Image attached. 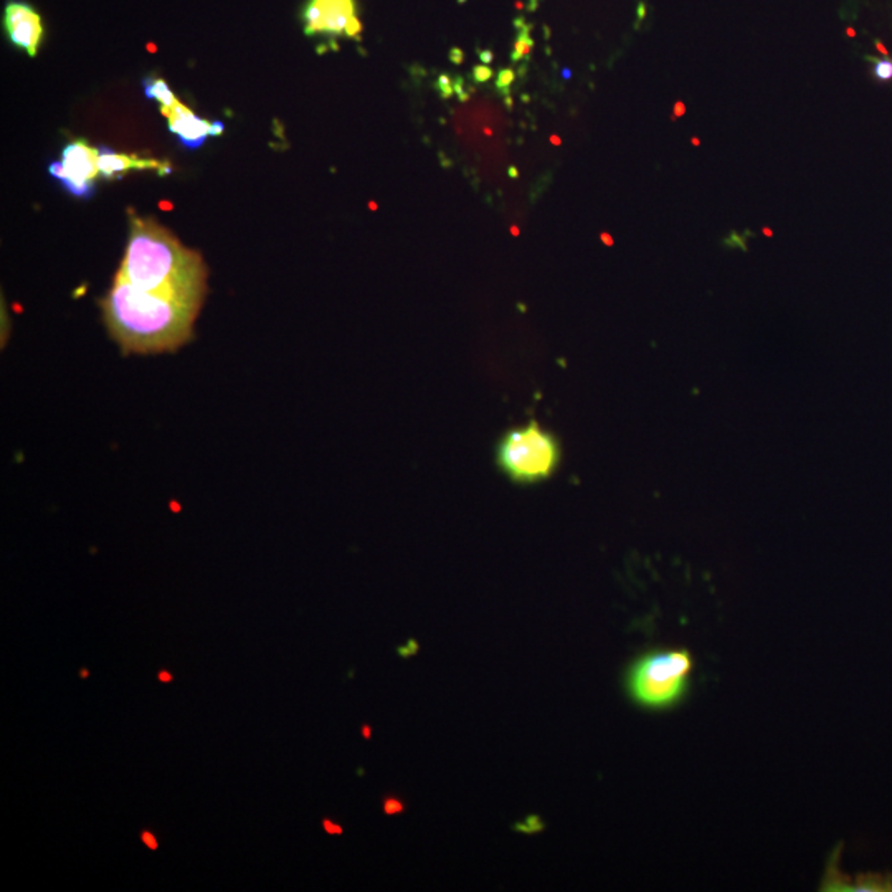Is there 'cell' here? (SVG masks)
Returning a JSON list of instances; mask_svg holds the SVG:
<instances>
[{
	"label": "cell",
	"mask_w": 892,
	"mask_h": 892,
	"mask_svg": "<svg viewBox=\"0 0 892 892\" xmlns=\"http://www.w3.org/2000/svg\"><path fill=\"white\" fill-rule=\"evenodd\" d=\"M116 276L149 291L202 308L207 296V266L197 250L154 219L131 217L130 239Z\"/></svg>",
	"instance_id": "cell-1"
},
{
	"label": "cell",
	"mask_w": 892,
	"mask_h": 892,
	"mask_svg": "<svg viewBox=\"0 0 892 892\" xmlns=\"http://www.w3.org/2000/svg\"><path fill=\"white\" fill-rule=\"evenodd\" d=\"M103 321L126 356L176 352L192 341L201 308L140 290L114 276L100 302Z\"/></svg>",
	"instance_id": "cell-2"
},
{
	"label": "cell",
	"mask_w": 892,
	"mask_h": 892,
	"mask_svg": "<svg viewBox=\"0 0 892 892\" xmlns=\"http://www.w3.org/2000/svg\"><path fill=\"white\" fill-rule=\"evenodd\" d=\"M694 658L686 648L644 653L626 674L633 701L650 711H666L681 704L691 689Z\"/></svg>",
	"instance_id": "cell-3"
},
{
	"label": "cell",
	"mask_w": 892,
	"mask_h": 892,
	"mask_svg": "<svg viewBox=\"0 0 892 892\" xmlns=\"http://www.w3.org/2000/svg\"><path fill=\"white\" fill-rule=\"evenodd\" d=\"M561 445L537 421L506 431L496 446L500 472L516 484L549 480L561 463Z\"/></svg>",
	"instance_id": "cell-4"
},
{
	"label": "cell",
	"mask_w": 892,
	"mask_h": 892,
	"mask_svg": "<svg viewBox=\"0 0 892 892\" xmlns=\"http://www.w3.org/2000/svg\"><path fill=\"white\" fill-rule=\"evenodd\" d=\"M49 172L71 195L90 199L95 181L100 177L98 149H93L86 140H73L61 152V161L51 162Z\"/></svg>",
	"instance_id": "cell-5"
},
{
	"label": "cell",
	"mask_w": 892,
	"mask_h": 892,
	"mask_svg": "<svg viewBox=\"0 0 892 892\" xmlns=\"http://www.w3.org/2000/svg\"><path fill=\"white\" fill-rule=\"evenodd\" d=\"M306 35H332L359 39L362 23L354 0H310L302 11Z\"/></svg>",
	"instance_id": "cell-6"
},
{
	"label": "cell",
	"mask_w": 892,
	"mask_h": 892,
	"mask_svg": "<svg viewBox=\"0 0 892 892\" xmlns=\"http://www.w3.org/2000/svg\"><path fill=\"white\" fill-rule=\"evenodd\" d=\"M4 31L12 45L29 57H37L45 29L41 14L22 0H11L4 9Z\"/></svg>",
	"instance_id": "cell-7"
},
{
	"label": "cell",
	"mask_w": 892,
	"mask_h": 892,
	"mask_svg": "<svg viewBox=\"0 0 892 892\" xmlns=\"http://www.w3.org/2000/svg\"><path fill=\"white\" fill-rule=\"evenodd\" d=\"M162 114L167 118L169 131L179 138L182 146H185L187 149H199L211 136H221L225 130L221 121L212 122L203 120L185 104H182L181 101L171 110L162 111Z\"/></svg>",
	"instance_id": "cell-8"
},
{
	"label": "cell",
	"mask_w": 892,
	"mask_h": 892,
	"mask_svg": "<svg viewBox=\"0 0 892 892\" xmlns=\"http://www.w3.org/2000/svg\"><path fill=\"white\" fill-rule=\"evenodd\" d=\"M98 169H100L101 177L106 181L121 177L124 172H130L132 169H138V171L158 169L161 176L171 172L169 164H166V162L144 159L136 154H120V152L113 151L110 148H104V146L98 148Z\"/></svg>",
	"instance_id": "cell-9"
},
{
	"label": "cell",
	"mask_w": 892,
	"mask_h": 892,
	"mask_svg": "<svg viewBox=\"0 0 892 892\" xmlns=\"http://www.w3.org/2000/svg\"><path fill=\"white\" fill-rule=\"evenodd\" d=\"M142 88L148 100L158 101L161 104L162 111L171 110L179 101L174 96L169 85L159 77H146L142 80Z\"/></svg>",
	"instance_id": "cell-10"
},
{
	"label": "cell",
	"mask_w": 892,
	"mask_h": 892,
	"mask_svg": "<svg viewBox=\"0 0 892 892\" xmlns=\"http://www.w3.org/2000/svg\"><path fill=\"white\" fill-rule=\"evenodd\" d=\"M872 75L874 78L879 81H887L892 78V60H874V68H872Z\"/></svg>",
	"instance_id": "cell-11"
},
{
	"label": "cell",
	"mask_w": 892,
	"mask_h": 892,
	"mask_svg": "<svg viewBox=\"0 0 892 892\" xmlns=\"http://www.w3.org/2000/svg\"><path fill=\"white\" fill-rule=\"evenodd\" d=\"M516 80V71L514 70H501L500 75H498V81H496V88L502 95L509 96V86L512 85V81Z\"/></svg>",
	"instance_id": "cell-12"
},
{
	"label": "cell",
	"mask_w": 892,
	"mask_h": 892,
	"mask_svg": "<svg viewBox=\"0 0 892 892\" xmlns=\"http://www.w3.org/2000/svg\"><path fill=\"white\" fill-rule=\"evenodd\" d=\"M437 88L441 91V98L443 100H450L453 95H455L453 81L448 75H440V78L437 81Z\"/></svg>",
	"instance_id": "cell-13"
},
{
	"label": "cell",
	"mask_w": 892,
	"mask_h": 892,
	"mask_svg": "<svg viewBox=\"0 0 892 892\" xmlns=\"http://www.w3.org/2000/svg\"><path fill=\"white\" fill-rule=\"evenodd\" d=\"M473 78L476 83H484V81L491 80L492 70L490 67L486 65H478L473 68Z\"/></svg>",
	"instance_id": "cell-14"
},
{
	"label": "cell",
	"mask_w": 892,
	"mask_h": 892,
	"mask_svg": "<svg viewBox=\"0 0 892 892\" xmlns=\"http://www.w3.org/2000/svg\"><path fill=\"white\" fill-rule=\"evenodd\" d=\"M142 842H146V846H148V848H151V850H158V842H156V838L152 836V833H142Z\"/></svg>",
	"instance_id": "cell-15"
},
{
	"label": "cell",
	"mask_w": 892,
	"mask_h": 892,
	"mask_svg": "<svg viewBox=\"0 0 892 892\" xmlns=\"http://www.w3.org/2000/svg\"><path fill=\"white\" fill-rule=\"evenodd\" d=\"M450 60H452L455 65H462L463 60H464L463 51L460 50V49H453V50L450 51Z\"/></svg>",
	"instance_id": "cell-16"
},
{
	"label": "cell",
	"mask_w": 892,
	"mask_h": 892,
	"mask_svg": "<svg viewBox=\"0 0 892 892\" xmlns=\"http://www.w3.org/2000/svg\"><path fill=\"white\" fill-rule=\"evenodd\" d=\"M453 90H455L456 95H462V93H464V80H463L462 77H458V78H455V80H453Z\"/></svg>",
	"instance_id": "cell-17"
},
{
	"label": "cell",
	"mask_w": 892,
	"mask_h": 892,
	"mask_svg": "<svg viewBox=\"0 0 892 892\" xmlns=\"http://www.w3.org/2000/svg\"><path fill=\"white\" fill-rule=\"evenodd\" d=\"M324 826H326V830L331 833V834H336V833H341V828H339V826H336V824H332L331 822H324Z\"/></svg>",
	"instance_id": "cell-18"
},
{
	"label": "cell",
	"mask_w": 892,
	"mask_h": 892,
	"mask_svg": "<svg viewBox=\"0 0 892 892\" xmlns=\"http://www.w3.org/2000/svg\"><path fill=\"white\" fill-rule=\"evenodd\" d=\"M482 63H484V65H488V63H491V61H492V51H482Z\"/></svg>",
	"instance_id": "cell-19"
},
{
	"label": "cell",
	"mask_w": 892,
	"mask_h": 892,
	"mask_svg": "<svg viewBox=\"0 0 892 892\" xmlns=\"http://www.w3.org/2000/svg\"><path fill=\"white\" fill-rule=\"evenodd\" d=\"M159 680H161V681H164V682L172 681V674H171V672H167V671H161V672H159Z\"/></svg>",
	"instance_id": "cell-20"
},
{
	"label": "cell",
	"mask_w": 892,
	"mask_h": 892,
	"mask_svg": "<svg viewBox=\"0 0 892 892\" xmlns=\"http://www.w3.org/2000/svg\"><path fill=\"white\" fill-rule=\"evenodd\" d=\"M509 176H511L512 179H518V176H519V172H518V169L514 166L509 167Z\"/></svg>",
	"instance_id": "cell-21"
},
{
	"label": "cell",
	"mask_w": 892,
	"mask_h": 892,
	"mask_svg": "<svg viewBox=\"0 0 892 892\" xmlns=\"http://www.w3.org/2000/svg\"><path fill=\"white\" fill-rule=\"evenodd\" d=\"M504 100H506V108H508V110H512V106H514V101H512L511 96H506Z\"/></svg>",
	"instance_id": "cell-22"
},
{
	"label": "cell",
	"mask_w": 892,
	"mask_h": 892,
	"mask_svg": "<svg viewBox=\"0 0 892 892\" xmlns=\"http://www.w3.org/2000/svg\"><path fill=\"white\" fill-rule=\"evenodd\" d=\"M551 142L552 144H555V146H561L562 144V140L559 136H551Z\"/></svg>",
	"instance_id": "cell-23"
},
{
	"label": "cell",
	"mask_w": 892,
	"mask_h": 892,
	"mask_svg": "<svg viewBox=\"0 0 892 892\" xmlns=\"http://www.w3.org/2000/svg\"><path fill=\"white\" fill-rule=\"evenodd\" d=\"M458 98L464 103V101L470 100V93H462V95H458Z\"/></svg>",
	"instance_id": "cell-24"
},
{
	"label": "cell",
	"mask_w": 892,
	"mask_h": 892,
	"mask_svg": "<svg viewBox=\"0 0 892 892\" xmlns=\"http://www.w3.org/2000/svg\"><path fill=\"white\" fill-rule=\"evenodd\" d=\"M562 77H563V78H571V70L562 71Z\"/></svg>",
	"instance_id": "cell-25"
},
{
	"label": "cell",
	"mask_w": 892,
	"mask_h": 892,
	"mask_svg": "<svg viewBox=\"0 0 892 892\" xmlns=\"http://www.w3.org/2000/svg\"><path fill=\"white\" fill-rule=\"evenodd\" d=\"M676 111H678V116H680V114H682V104H681V103H680V104H678V106H676Z\"/></svg>",
	"instance_id": "cell-26"
},
{
	"label": "cell",
	"mask_w": 892,
	"mask_h": 892,
	"mask_svg": "<svg viewBox=\"0 0 892 892\" xmlns=\"http://www.w3.org/2000/svg\"><path fill=\"white\" fill-rule=\"evenodd\" d=\"M88 674H90V672L86 671V670H83V671H81V678H88Z\"/></svg>",
	"instance_id": "cell-27"
}]
</instances>
